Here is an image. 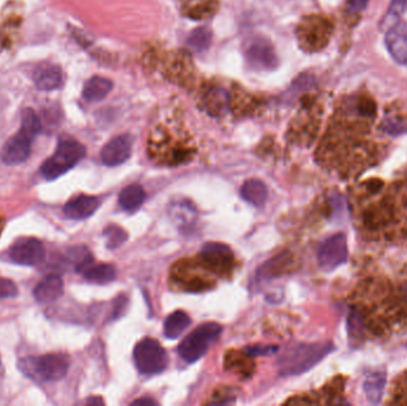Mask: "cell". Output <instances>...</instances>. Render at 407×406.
<instances>
[{
	"label": "cell",
	"mask_w": 407,
	"mask_h": 406,
	"mask_svg": "<svg viewBox=\"0 0 407 406\" xmlns=\"http://www.w3.org/2000/svg\"><path fill=\"white\" fill-rule=\"evenodd\" d=\"M191 325L190 316L186 312L175 311L170 313L165 320L163 334L167 339H175L181 336L182 332Z\"/></svg>",
	"instance_id": "21"
},
{
	"label": "cell",
	"mask_w": 407,
	"mask_h": 406,
	"mask_svg": "<svg viewBox=\"0 0 407 406\" xmlns=\"http://www.w3.org/2000/svg\"><path fill=\"white\" fill-rule=\"evenodd\" d=\"M241 197L251 205L261 208L265 205V201L268 198V189L263 182L257 179H251L242 186Z\"/></svg>",
	"instance_id": "18"
},
{
	"label": "cell",
	"mask_w": 407,
	"mask_h": 406,
	"mask_svg": "<svg viewBox=\"0 0 407 406\" xmlns=\"http://www.w3.org/2000/svg\"><path fill=\"white\" fill-rule=\"evenodd\" d=\"M335 347L331 342L296 344L286 348L277 361L282 377L304 374L328 356Z\"/></svg>",
	"instance_id": "1"
},
{
	"label": "cell",
	"mask_w": 407,
	"mask_h": 406,
	"mask_svg": "<svg viewBox=\"0 0 407 406\" xmlns=\"http://www.w3.org/2000/svg\"><path fill=\"white\" fill-rule=\"evenodd\" d=\"M104 237L106 238L107 248H119L127 240V234L117 225H110L104 230Z\"/></svg>",
	"instance_id": "25"
},
{
	"label": "cell",
	"mask_w": 407,
	"mask_h": 406,
	"mask_svg": "<svg viewBox=\"0 0 407 406\" xmlns=\"http://www.w3.org/2000/svg\"><path fill=\"white\" fill-rule=\"evenodd\" d=\"M100 201L93 196H78L68 201L64 206L66 217L74 221H83L91 217L92 215L99 209Z\"/></svg>",
	"instance_id": "14"
},
{
	"label": "cell",
	"mask_w": 407,
	"mask_h": 406,
	"mask_svg": "<svg viewBox=\"0 0 407 406\" xmlns=\"http://www.w3.org/2000/svg\"><path fill=\"white\" fill-rule=\"evenodd\" d=\"M85 155L86 149L81 143L69 136H62L54 155L41 167V174L47 180H55L78 165Z\"/></svg>",
	"instance_id": "4"
},
{
	"label": "cell",
	"mask_w": 407,
	"mask_h": 406,
	"mask_svg": "<svg viewBox=\"0 0 407 406\" xmlns=\"http://www.w3.org/2000/svg\"><path fill=\"white\" fill-rule=\"evenodd\" d=\"M211 32L206 28L195 29L187 39V46L193 52L202 53L207 49L211 43Z\"/></svg>",
	"instance_id": "23"
},
{
	"label": "cell",
	"mask_w": 407,
	"mask_h": 406,
	"mask_svg": "<svg viewBox=\"0 0 407 406\" xmlns=\"http://www.w3.org/2000/svg\"><path fill=\"white\" fill-rule=\"evenodd\" d=\"M155 404H156V402H155L154 400H153V399H151V398L137 399V400H134V402H132V405H137V406H142V405L151 406V405H155Z\"/></svg>",
	"instance_id": "29"
},
{
	"label": "cell",
	"mask_w": 407,
	"mask_h": 406,
	"mask_svg": "<svg viewBox=\"0 0 407 406\" xmlns=\"http://www.w3.org/2000/svg\"><path fill=\"white\" fill-rule=\"evenodd\" d=\"M1 372H3V365H1V359H0V374H1Z\"/></svg>",
	"instance_id": "32"
},
{
	"label": "cell",
	"mask_w": 407,
	"mask_h": 406,
	"mask_svg": "<svg viewBox=\"0 0 407 406\" xmlns=\"http://www.w3.org/2000/svg\"><path fill=\"white\" fill-rule=\"evenodd\" d=\"M386 383H387V375H386V372L384 370L369 372L366 375L364 391L368 402H371V404H374V405H378V404L381 402Z\"/></svg>",
	"instance_id": "16"
},
{
	"label": "cell",
	"mask_w": 407,
	"mask_h": 406,
	"mask_svg": "<svg viewBox=\"0 0 407 406\" xmlns=\"http://www.w3.org/2000/svg\"><path fill=\"white\" fill-rule=\"evenodd\" d=\"M134 366L139 373L158 374L168 366V355L158 341L151 337L143 339L134 349Z\"/></svg>",
	"instance_id": "6"
},
{
	"label": "cell",
	"mask_w": 407,
	"mask_h": 406,
	"mask_svg": "<svg viewBox=\"0 0 407 406\" xmlns=\"http://www.w3.org/2000/svg\"><path fill=\"white\" fill-rule=\"evenodd\" d=\"M318 264L324 272H332L348 259V243L344 234H336L325 238L317 252Z\"/></svg>",
	"instance_id": "7"
},
{
	"label": "cell",
	"mask_w": 407,
	"mask_h": 406,
	"mask_svg": "<svg viewBox=\"0 0 407 406\" xmlns=\"http://www.w3.org/2000/svg\"><path fill=\"white\" fill-rule=\"evenodd\" d=\"M8 257L15 264L22 266H37L46 257V250L40 241L23 238L12 245Z\"/></svg>",
	"instance_id": "9"
},
{
	"label": "cell",
	"mask_w": 407,
	"mask_h": 406,
	"mask_svg": "<svg viewBox=\"0 0 407 406\" xmlns=\"http://www.w3.org/2000/svg\"><path fill=\"white\" fill-rule=\"evenodd\" d=\"M184 13L192 20H202L216 12L217 0H184Z\"/></svg>",
	"instance_id": "20"
},
{
	"label": "cell",
	"mask_w": 407,
	"mask_h": 406,
	"mask_svg": "<svg viewBox=\"0 0 407 406\" xmlns=\"http://www.w3.org/2000/svg\"><path fill=\"white\" fill-rule=\"evenodd\" d=\"M223 327L221 324L209 322L199 325L195 330L188 334L179 344L178 353L182 360L193 363L198 361L207 353L209 346L219 337Z\"/></svg>",
	"instance_id": "5"
},
{
	"label": "cell",
	"mask_w": 407,
	"mask_h": 406,
	"mask_svg": "<svg viewBox=\"0 0 407 406\" xmlns=\"http://www.w3.org/2000/svg\"><path fill=\"white\" fill-rule=\"evenodd\" d=\"M88 404H93V402H98V404H103V402L100 399H90L88 400Z\"/></svg>",
	"instance_id": "31"
},
{
	"label": "cell",
	"mask_w": 407,
	"mask_h": 406,
	"mask_svg": "<svg viewBox=\"0 0 407 406\" xmlns=\"http://www.w3.org/2000/svg\"><path fill=\"white\" fill-rule=\"evenodd\" d=\"M385 42L393 60L400 65H407V23L398 22L387 29Z\"/></svg>",
	"instance_id": "12"
},
{
	"label": "cell",
	"mask_w": 407,
	"mask_h": 406,
	"mask_svg": "<svg viewBox=\"0 0 407 406\" xmlns=\"http://www.w3.org/2000/svg\"><path fill=\"white\" fill-rule=\"evenodd\" d=\"M83 274L88 281L95 283V284H107L116 279L117 271L112 264H88L86 269H83Z\"/></svg>",
	"instance_id": "22"
},
{
	"label": "cell",
	"mask_w": 407,
	"mask_h": 406,
	"mask_svg": "<svg viewBox=\"0 0 407 406\" xmlns=\"http://www.w3.org/2000/svg\"><path fill=\"white\" fill-rule=\"evenodd\" d=\"M247 60L254 69L270 71L277 67V53L268 41L256 40L247 49Z\"/></svg>",
	"instance_id": "10"
},
{
	"label": "cell",
	"mask_w": 407,
	"mask_h": 406,
	"mask_svg": "<svg viewBox=\"0 0 407 406\" xmlns=\"http://www.w3.org/2000/svg\"><path fill=\"white\" fill-rule=\"evenodd\" d=\"M32 79L36 87L41 91H55L64 86V74L59 66L52 63H43L36 68Z\"/></svg>",
	"instance_id": "13"
},
{
	"label": "cell",
	"mask_w": 407,
	"mask_h": 406,
	"mask_svg": "<svg viewBox=\"0 0 407 406\" xmlns=\"http://www.w3.org/2000/svg\"><path fill=\"white\" fill-rule=\"evenodd\" d=\"M368 1L369 0H349L348 5H347V12L350 15H356L364 11V8H367Z\"/></svg>",
	"instance_id": "27"
},
{
	"label": "cell",
	"mask_w": 407,
	"mask_h": 406,
	"mask_svg": "<svg viewBox=\"0 0 407 406\" xmlns=\"http://www.w3.org/2000/svg\"><path fill=\"white\" fill-rule=\"evenodd\" d=\"M113 87L111 80L102 76H93L83 86V97L88 103H98L106 98Z\"/></svg>",
	"instance_id": "17"
},
{
	"label": "cell",
	"mask_w": 407,
	"mask_h": 406,
	"mask_svg": "<svg viewBox=\"0 0 407 406\" xmlns=\"http://www.w3.org/2000/svg\"><path fill=\"white\" fill-rule=\"evenodd\" d=\"M380 186H381V182L379 180H372V182H369V185H368V189L373 194H375L380 189Z\"/></svg>",
	"instance_id": "30"
},
{
	"label": "cell",
	"mask_w": 407,
	"mask_h": 406,
	"mask_svg": "<svg viewBox=\"0 0 407 406\" xmlns=\"http://www.w3.org/2000/svg\"><path fill=\"white\" fill-rule=\"evenodd\" d=\"M18 367L24 375L36 383H55L67 375L69 358L60 353L25 358L20 360Z\"/></svg>",
	"instance_id": "3"
},
{
	"label": "cell",
	"mask_w": 407,
	"mask_h": 406,
	"mask_svg": "<svg viewBox=\"0 0 407 406\" xmlns=\"http://www.w3.org/2000/svg\"><path fill=\"white\" fill-rule=\"evenodd\" d=\"M64 295V281L61 276L50 274L40 281L34 290V297L39 303H52Z\"/></svg>",
	"instance_id": "15"
},
{
	"label": "cell",
	"mask_w": 407,
	"mask_h": 406,
	"mask_svg": "<svg viewBox=\"0 0 407 406\" xmlns=\"http://www.w3.org/2000/svg\"><path fill=\"white\" fill-rule=\"evenodd\" d=\"M18 295L16 285L11 280L0 278V299L3 298H15Z\"/></svg>",
	"instance_id": "26"
},
{
	"label": "cell",
	"mask_w": 407,
	"mask_h": 406,
	"mask_svg": "<svg viewBox=\"0 0 407 406\" xmlns=\"http://www.w3.org/2000/svg\"><path fill=\"white\" fill-rule=\"evenodd\" d=\"M277 351V347H253L248 349V353L254 356L257 355L272 354Z\"/></svg>",
	"instance_id": "28"
},
{
	"label": "cell",
	"mask_w": 407,
	"mask_h": 406,
	"mask_svg": "<svg viewBox=\"0 0 407 406\" xmlns=\"http://www.w3.org/2000/svg\"><path fill=\"white\" fill-rule=\"evenodd\" d=\"M144 201H146V192L142 186L137 184L124 187L118 198L120 208L129 212H134L136 210H139Z\"/></svg>",
	"instance_id": "19"
},
{
	"label": "cell",
	"mask_w": 407,
	"mask_h": 406,
	"mask_svg": "<svg viewBox=\"0 0 407 406\" xmlns=\"http://www.w3.org/2000/svg\"><path fill=\"white\" fill-rule=\"evenodd\" d=\"M132 138L129 135H120L112 138L102 149L100 158L105 166L116 167L122 165L130 158Z\"/></svg>",
	"instance_id": "11"
},
{
	"label": "cell",
	"mask_w": 407,
	"mask_h": 406,
	"mask_svg": "<svg viewBox=\"0 0 407 406\" xmlns=\"http://www.w3.org/2000/svg\"><path fill=\"white\" fill-rule=\"evenodd\" d=\"M3 222H1V218H0V230H1V226H3Z\"/></svg>",
	"instance_id": "33"
},
{
	"label": "cell",
	"mask_w": 407,
	"mask_h": 406,
	"mask_svg": "<svg viewBox=\"0 0 407 406\" xmlns=\"http://www.w3.org/2000/svg\"><path fill=\"white\" fill-rule=\"evenodd\" d=\"M406 8L407 0H392L387 13L382 20V28L389 29L392 25L400 22Z\"/></svg>",
	"instance_id": "24"
},
{
	"label": "cell",
	"mask_w": 407,
	"mask_h": 406,
	"mask_svg": "<svg viewBox=\"0 0 407 406\" xmlns=\"http://www.w3.org/2000/svg\"><path fill=\"white\" fill-rule=\"evenodd\" d=\"M199 257L206 269L214 273L229 272L233 261V250L223 243H206L199 252Z\"/></svg>",
	"instance_id": "8"
},
{
	"label": "cell",
	"mask_w": 407,
	"mask_h": 406,
	"mask_svg": "<svg viewBox=\"0 0 407 406\" xmlns=\"http://www.w3.org/2000/svg\"><path fill=\"white\" fill-rule=\"evenodd\" d=\"M41 121L32 109H25L22 114V126L18 133L5 143L1 150V160L8 166L23 163L30 155L32 144L41 131Z\"/></svg>",
	"instance_id": "2"
}]
</instances>
